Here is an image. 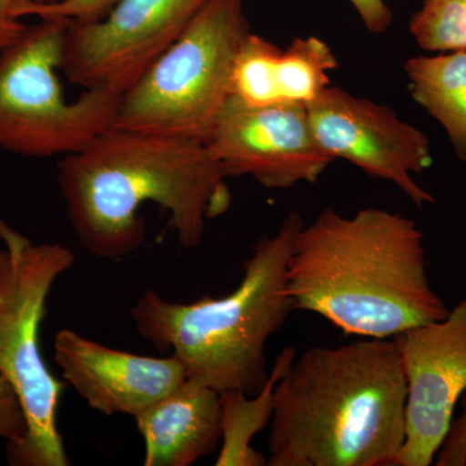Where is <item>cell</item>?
<instances>
[{"instance_id": "cell-11", "label": "cell", "mask_w": 466, "mask_h": 466, "mask_svg": "<svg viewBox=\"0 0 466 466\" xmlns=\"http://www.w3.org/2000/svg\"><path fill=\"white\" fill-rule=\"evenodd\" d=\"M205 144L227 177L249 175L268 189L315 183L334 161L300 104L250 106L232 96Z\"/></svg>"}, {"instance_id": "cell-9", "label": "cell", "mask_w": 466, "mask_h": 466, "mask_svg": "<svg viewBox=\"0 0 466 466\" xmlns=\"http://www.w3.org/2000/svg\"><path fill=\"white\" fill-rule=\"evenodd\" d=\"M308 110L318 143L334 161L345 159L370 177L394 184L416 207L433 204L434 196L412 177L433 165L431 142L419 128L388 106L333 86Z\"/></svg>"}, {"instance_id": "cell-13", "label": "cell", "mask_w": 466, "mask_h": 466, "mask_svg": "<svg viewBox=\"0 0 466 466\" xmlns=\"http://www.w3.org/2000/svg\"><path fill=\"white\" fill-rule=\"evenodd\" d=\"M134 420L146 466H191L222 441L219 392L188 379Z\"/></svg>"}, {"instance_id": "cell-17", "label": "cell", "mask_w": 466, "mask_h": 466, "mask_svg": "<svg viewBox=\"0 0 466 466\" xmlns=\"http://www.w3.org/2000/svg\"><path fill=\"white\" fill-rule=\"evenodd\" d=\"M279 51L275 43L250 33L233 67V96L250 106L278 104L272 66Z\"/></svg>"}, {"instance_id": "cell-21", "label": "cell", "mask_w": 466, "mask_h": 466, "mask_svg": "<svg viewBox=\"0 0 466 466\" xmlns=\"http://www.w3.org/2000/svg\"><path fill=\"white\" fill-rule=\"evenodd\" d=\"M437 466L466 465V404L458 419L453 420L449 434L435 458Z\"/></svg>"}, {"instance_id": "cell-22", "label": "cell", "mask_w": 466, "mask_h": 466, "mask_svg": "<svg viewBox=\"0 0 466 466\" xmlns=\"http://www.w3.org/2000/svg\"><path fill=\"white\" fill-rule=\"evenodd\" d=\"M361 23L373 34H383L390 27L394 15L385 0H349Z\"/></svg>"}, {"instance_id": "cell-6", "label": "cell", "mask_w": 466, "mask_h": 466, "mask_svg": "<svg viewBox=\"0 0 466 466\" xmlns=\"http://www.w3.org/2000/svg\"><path fill=\"white\" fill-rule=\"evenodd\" d=\"M250 33L245 0H210L122 94L112 128L207 143L233 96V67Z\"/></svg>"}, {"instance_id": "cell-14", "label": "cell", "mask_w": 466, "mask_h": 466, "mask_svg": "<svg viewBox=\"0 0 466 466\" xmlns=\"http://www.w3.org/2000/svg\"><path fill=\"white\" fill-rule=\"evenodd\" d=\"M404 70L413 100L440 122L466 162V51L412 57Z\"/></svg>"}, {"instance_id": "cell-2", "label": "cell", "mask_w": 466, "mask_h": 466, "mask_svg": "<svg viewBox=\"0 0 466 466\" xmlns=\"http://www.w3.org/2000/svg\"><path fill=\"white\" fill-rule=\"evenodd\" d=\"M294 309L348 336L394 339L450 312L429 281L424 233L385 208H325L303 225L288 265Z\"/></svg>"}, {"instance_id": "cell-10", "label": "cell", "mask_w": 466, "mask_h": 466, "mask_svg": "<svg viewBox=\"0 0 466 466\" xmlns=\"http://www.w3.org/2000/svg\"><path fill=\"white\" fill-rule=\"evenodd\" d=\"M407 385L406 438L392 466L433 464L466 391V299L394 337Z\"/></svg>"}, {"instance_id": "cell-19", "label": "cell", "mask_w": 466, "mask_h": 466, "mask_svg": "<svg viewBox=\"0 0 466 466\" xmlns=\"http://www.w3.org/2000/svg\"><path fill=\"white\" fill-rule=\"evenodd\" d=\"M118 0H58L54 3H21L15 8L17 18H60V20L91 23L106 17Z\"/></svg>"}, {"instance_id": "cell-18", "label": "cell", "mask_w": 466, "mask_h": 466, "mask_svg": "<svg viewBox=\"0 0 466 466\" xmlns=\"http://www.w3.org/2000/svg\"><path fill=\"white\" fill-rule=\"evenodd\" d=\"M410 33L425 51H466V0H425Z\"/></svg>"}, {"instance_id": "cell-4", "label": "cell", "mask_w": 466, "mask_h": 466, "mask_svg": "<svg viewBox=\"0 0 466 466\" xmlns=\"http://www.w3.org/2000/svg\"><path fill=\"white\" fill-rule=\"evenodd\" d=\"M303 225L299 211H290L278 231L259 238L240 284L225 297L179 303L144 291L131 309L135 329L159 351L173 352L187 379L218 392L257 394L268 379L267 342L296 309L288 265Z\"/></svg>"}, {"instance_id": "cell-8", "label": "cell", "mask_w": 466, "mask_h": 466, "mask_svg": "<svg viewBox=\"0 0 466 466\" xmlns=\"http://www.w3.org/2000/svg\"><path fill=\"white\" fill-rule=\"evenodd\" d=\"M210 0H118L106 17L69 21L61 70L85 90L125 94Z\"/></svg>"}, {"instance_id": "cell-23", "label": "cell", "mask_w": 466, "mask_h": 466, "mask_svg": "<svg viewBox=\"0 0 466 466\" xmlns=\"http://www.w3.org/2000/svg\"><path fill=\"white\" fill-rule=\"evenodd\" d=\"M58 0H0V51L16 41L25 30V24L15 16L14 11L21 3H54Z\"/></svg>"}, {"instance_id": "cell-12", "label": "cell", "mask_w": 466, "mask_h": 466, "mask_svg": "<svg viewBox=\"0 0 466 466\" xmlns=\"http://www.w3.org/2000/svg\"><path fill=\"white\" fill-rule=\"evenodd\" d=\"M54 359L66 382L91 410L106 416L139 415L187 380L174 355L122 351L66 328L55 337Z\"/></svg>"}, {"instance_id": "cell-16", "label": "cell", "mask_w": 466, "mask_h": 466, "mask_svg": "<svg viewBox=\"0 0 466 466\" xmlns=\"http://www.w3.org/2000/svg\"><path fill=\"white\" fill-rule=\"evenodd\" d=\"M339 63L332 48L317 36L296 38L278 52L272 66L278 104L308 106L329 87L328 73Z\"/></svg>"}, {"instance_id": "cell-1", "label": "cell", "mask_w": 466, "mask_h": 466, "mask_svg": "<svg viewBox=\"0 0 466 466\" xmlns=\"http://www.w3.org/2000/svg\"><path fill=\"white\" fill-rule=\"evenodd\" d=\"M222 165L207 144L110 128L57 162L67 219L91 256L118 259L146 242L143 205L168 214L184 249L200 247L208 223L231 207Z\"/></svg>"}, {"instance_id": "cell-20", "label": "cell", "mask_w": 466, "mask_h": 466, "mask_svg": "<svg viewBox=\"0 0 466 466\" xmlns=\"http://www.w3.org/2000/svg\"><path fill=\"white\" fill-rule=\"evenodd\" d=\"M26 431L25 415L11 383L0 376V440L16 444Z\"/></svg>"}, {"instance_id": "cell-5", "label": "cell", "mask_w": 466, "mask_h": 466, "mask_svg": "<svg viewBox=\"0 0 466 466\" xmlns=\"http://www.w3.org/2000/svg\"><path fill=\"white\" fill-rule=\"evenodd\" d=\"M0 376L16 392L26 431L7 446L9 464H70L57 428L66 382L43 359L41 328L55 283L75 266L76 257L58 242L36 244L0 219Z\"/></svg>"}, {"instance_id": "cell-15", "label": "cell", "mask_w": 466, "mask_h": 466, "mask_svg": "<svg viewBox=\"0 0 466 466\" xmlns=\"http://www.w3.org/2000/svg\"><path fill=\"white\" fill-rule=\"evenodd\" d=\"M296 359V350L285 346L276 358L268 379L257 394L242 390L219 392L222 408V441L217 466H263L267 458L251 441L268 428L274 412V395L278 382Z\"/></svg>"}, {"instance_id": "cell-7", "label": "cell", "mask_w": 466, "mask_h": 466, "mask_svg": "<svg viewBox=\"0 0 466 466\" xmlns=\"http://www.w3.org/2000/svg\"><path fill=\"white\" fill-rule=\"evenodd\" d=\"M69 21L39 18L0 51V148L25 157H66L113 127L122 95L85 90L66 101L57 70Z\"/></svg>"}, {"instance_id": "cell-3", "label": "cell", "mask_w": 466, "mask_h": 466, "mask_svg": "<svg viewBox=\"0 0 466 466\" xmlns=\"http://www.w3.org/2000/svg\"><path fill=\"white\" fill-rule=\"evenodd\" d=\"M406 401L394 339L309 348L276 385L267 465L392 466Z\"/></svg>"}]
</instances>
